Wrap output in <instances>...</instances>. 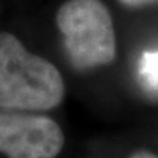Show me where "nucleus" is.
I'll use <instances>...</instances> for the list:
<instances>
[{"mask_svg":"<svg viewBox=\"0 0 158 158\" xmlns=\"http://www.w3.org/2000/svg\"><path fill=\"white\" fill-rule=\"evenodd\" d=\"M64 84L45 59L28 53L12 34H0V107L50 110L60 104Z\"/></svg>","mask_w":158,"mask_h":158,"instance_id":"nucleus-1","label":"nucleus"},{"mask_svg":"<svg viewBox=\"0 0 158 158\" xmlns=\"http://www.w3.org/2000/svg\"><path fill=\"white\" fill-rule=\"evenodd\" d=\"M63 143L62 129L51 118L0 113V152L9 158H56Z\"/></svg>","mask_w":158,"mask_h":158,"instance_id":"nucleus-3","label":"nucleus"},{"mask_svg":"<svg viewBox=\"0 0 158 158\" xmlns=\"http://www.w3.org/2000/svg\"><path fill=\"white\" fill-rule=\"evenodd\" d=\"M138 75L145 89L158 94V50L145 51L142 54L138 66Z\"/></svg>","mask_w":158,"mask_h":158,"instance_id":"nucleus-4","label":"nucleus"},{"mask_svg":"<svg viewBox=\"0 0 158 158\" xmlns=\"http://www.w3.org/2000/svg\"><path fill=\"white\" fill-rule=\"evenodd\" d=\"M123 5L127 6H143V5H151V3H157L158 0H120Z\"/></svg>","mask_w":158,"mask_h":158,"instance_id":"nucleus-5","label":"nucleus"},{"mask_svg":"<svg viewBox=\"0 0 158 158\" xmlns=\"http://www.w3.org/2000/svg\"><path fill=\"white\" fill-rule=\"evenodd\" d=\"M56 22L76 68L88 69L113 62L114 27L101 0H69L59 9Z\"/></svg>","mask_w":158,"mask_h":158,"instance_id":"nucleus-2","label":"nucleus"},{"mask_svg":"<svg viewBox=\"0 0 158 158\" xmlns=\"http://www.w3.org/2000/svg\"><path fill=\"white\" fill-rule=\"evenodd\" d=\"M130 158H158V157L151 152H147V151H139V152H135Z\"/></svg>","mask_w":158,"mask_h":158,"instance_id":"nucleus-6","label":"nucleus"}]
</instances>
